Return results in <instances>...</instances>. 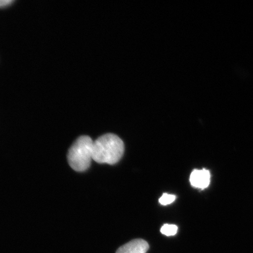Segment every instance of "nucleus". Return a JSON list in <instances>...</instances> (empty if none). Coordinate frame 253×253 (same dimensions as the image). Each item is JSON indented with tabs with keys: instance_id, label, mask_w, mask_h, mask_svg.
Returning <instances> with one entry per match:
<instances>
[{
	"instance_id": "nucleus-1",
	"label": "nucleus",
	"mask_w": 253,
	"mask_h": 253,
	"mask_svg": "<svg viewBox=\"0 0 253 253\" xmlns=\"http://www.w3.org/2000/svg\"><path fill=\"white\" fill-rule=\"evenodd\" d=\"M124 153V142L116 134H104L93 142V160L97 163L113 165L119 162Z\"/></svg>"
},
{
	"instance_id": "nucleus-2",
	"label": "nucleus",
	"mask_w": 253,
	"mask_h": 253,
	"mask_svg": "<svg viewBox=\"0 0 253 253\" xmlns=\"http://www.w3.org/2000/svg\"><path fill=\"white\" fill-rule=\"evenodd\" d=\"M94 141L87 135L79 137L68 151L69 166L77 172H84L90 167L93 160Z\"/></svg>"
},
{
	"instance_id": "nucleus-3",
	"label": "nucleus",
	"mask_w": 253,
	"mask_h": 253,
	"mask_svg": "<svg viewBox=\"0 0 253 253\" xmlns=\"http://www.w3.org/2000/svg\"><path fill=\"white\" fill-rule=\"evenodd\" d=\"M211 178L210 170L195 169L190 176V182L194 188L204 190L210 185Z\"/></svg>"
},
{
	"instance_id": "nucleus-4",
	"label": "nucleus",
	"mask_w": 253,
	"mask_h": 253,
	"mask_svg": "<svg viewBox=\"0 0 253 253\" xmlns=\"http://www.w3.org/2000/svg\"><path fill=\"white\" fill-rule=\"evenodd\" d=\"M149 248V245L145 240L134 239L120 247L116 253H146Z\"/></svg>"
},
{
	"instance_id": "nucleus-5",
	"label": "nucleus",
	"mask_w": 253,
	"mask_h": 253,
	"mask_svg": "<svg viewBox=\"0 0 253 253\" xmlns=\"http://www.w3.org/2000/svg\"><path fill=\"white\" fill-rule=\"evenodd\" d=\"M178 229V227L175 224H166L161 227V232L167 236H172L176 235Z\"/></svg>"
},
{
	"instance_id": "nucleus-6",
	"label": "nucleus",
	"mask_w": 253,
	"mask_h": 253,
	"mask_svg": "<svg viewBox=\"0 0 253 253\" xmlns=\"http://www.w3.org/2000/svg\"><path fill=\"white\" fill-rule=\"evenodd\" d=\"M176 197L173 195H170L168 194H164L159 199V202L161 205H168L173 203L175 201Z\"/></svg>"
},
{
	"instance_id": "nucleus-7",
	"label": "nucleus",
	"mask_w": 253,
	"mask_h": 253,
	"mask_svg": "<svg viewBox=\"0 0 253 253\" xmlns=\"http://www.w3.org/2000/svg\"><path fill=\"white\" fill-rule=\"evenodd\" d=\"M13 1V0H0V7H6Z\"/></svg>"
}]
</instances>
